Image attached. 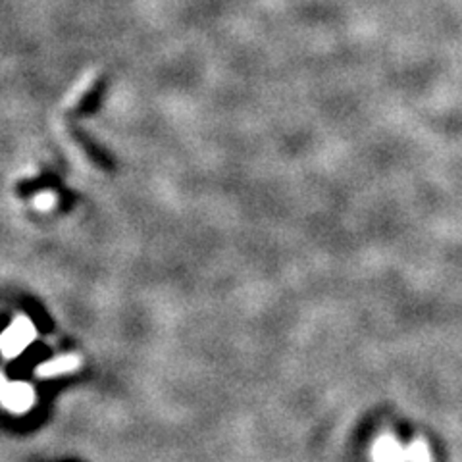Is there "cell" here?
Returning a JSON list of instances; mask_svg holds the SVG:
<instances>
[{"label":"cell","instance_id":"6da1fadb","mask_svg":"<svg viewBox=\"0 0 462 462\" xmlns=\"http://www.w3.org/2000/svg\"><path fill=\"white\" fill-rule=\"evenodd\" d=\"M374 462H431L428 445L414 441L409 447L399 445L393 438H382L374 445Z\"/></svg>","mask_w":462,"mask_h":462},{"label":"cell","instance_id":"5b68a950","mask_svg":"<svg viewBox=\"0 0 462 462\" xmlns=\"http://www.w3.org/2000/svg\"><path fill=\"white\" fill-rule=\"evenodd\" d=\"M35 207L39 210H49L54 207V197L52 195H39L35 200Z\"/></svg>","mask_w":462,"mask_h":462},{"label":"cell","instance_id":"3957f363","mask_svg":"<svg viewBox=\"0 0 462 462\" xmlns=\"http://www.w3.org/2000/svg\"><path fill=\"white\" fill-rule=\"evenodd\" d=\"M35 393L32 385L27 383H6L3 387V402L5 407L12 412H25L33 407Z\"/></svg>","mask_w":462,"mask_h":462},{"label":"cell","instance_id":"277c9868","mask_svg":"<svg viewBox=\"0 0 462 462\" xmlns=\"http://www.w3.org/2000/svg\"><path fill=\"white\" fill-rule=\"evenodd\" d=\"M79 365H81L79 356L66 355V356H58V358L51 360V363L41 365L37 374L41 375V378H54V375H62V374L74 372L76 368H79Z\"/></svg>","mask_w":462,"mask_h":462},{"label":"cell","instance_id":"7a4b0ae2","mask_svg":"<svg viewBox=\"0 0 462 462\" xmlns=\"http://www.w3.org/2000/svg\"><path fill=\"white\" fill-rule=\"evenodd\" d=\"M35 339V328L27 318H18L10 324L3 336V353L5 356H16L25 346Z\"/></svg>","mask_w":462,"mask_h":462}]
</instances>
